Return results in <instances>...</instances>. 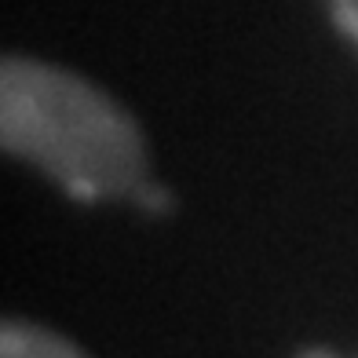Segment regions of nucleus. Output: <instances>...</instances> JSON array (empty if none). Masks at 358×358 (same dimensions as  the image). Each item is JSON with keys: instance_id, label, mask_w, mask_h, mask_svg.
I'll return each instance as SVG.
<instances>
[{"instance_id": "nucleus-1", "label": "nucleus", "mask_w": 358, "mask_h": 358, "mask_svg": "<svg viewBox=\"0 0 358 358\" xmlns=\"http://www.w3.org/2000/svg\"><path fill=\"white\" fill-rule=\"evenodd\" d=\"M0 143L77 201L132 198L146 176V143L132 113L92 80L52 62L4 59Z\"/></svg>"}, {"instance_id": "nucleus-2", "label": "nucleus", "mask_w": 358, "mask_h": 358, "mask_svg": "<svg viewBox=\"0 0 358 358\" xmlns=\"http://www.w3.org/2000/svg\"><path fill=\"white\" fill-rule=\"evenodd\" d=\"M0 358H88V355L73 340L44 329V325L4 322V329H0Z\"/></svg>"}, {"instance_id": "nucleus-3", "label": "nucleus", "mask_w": 358, "mask_h": 358, "mask_svg": "<svg viewBox=\"0 0 358 358\" xmlns=\"http://www.w3.org/2000/svg\"><path fill=\"white\" fill-rule=\"evenodd\" d=\"M329 11H333V22L358 44V0H329Z\"/></svg>"}, {"instance_id": "nucleus-4", "label": "nucleus", "mask_w": 358, "mask_h": 358, "mask_svg": "<svg viewBox=\"0 0 358 358\" xmlns=\"http://www.w3.org/2000/svg\"><path fill=\"white\" fill-rule=\"evenodd\" d=\"M132 198L146 208V213H154V216H157V213H169V208H172V198H169L165 187H146V183H143Z\"/></svg>"}, {"instance_id": "nucleus-5", "label": "nucleus", "mask_w": 358, "mask_h": 358, "mask_svg": "<svg viewBox=\"0 0 358 358\" xmlns=\"http://www.w3.org/2000/svg\"><path fill=\"white\" fill-rule=\"evenodd\" d=\"M300 358H336L333 351H322V348H315V351H303Z\"/></svg>"}]
</instances>
